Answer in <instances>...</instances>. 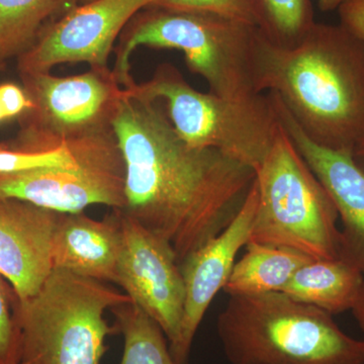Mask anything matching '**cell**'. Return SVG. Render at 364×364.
<instances>
[{"mask_svg": "<svg viewBox=\"0 0 364 364\" xmlns=\"http://www.w3.org/2000/svg\"><path fill=\"white\" fill-rule=\"evenodd\" d=\"M4 121H6V117L4 116V109H2L1 105H0V123Z\"/></svg>", "mask_w": 364, "mask_h": 364, "instance_id": "obj_29", "label": "cell"}, {"mask_svg": "<svg viewBox=\"0 0 364 364\" xmlns=\"http://www.w3.org/2000/svg\"><path fill=\"white\" fill-rule=\"evenodd\" d=\"M258 205L248 242L291 249L312 259H339L341 232L331 198L279 123L256 170Z\"/></svg>", "mask_w": 364, "mask_h": 364, "instance_id": "obj_6", "label": "cell"}, {"mask_svg": "<svg viewBox=\"0 0 364 364\" xmlns=\"http://www.w3.org/2000/svg\"><path fill=\"white\" fill-rule=\"evenodd\" d=\"M61 214L0 196V274L20 299L37 294L53 270V235Z\"/></svg>", "mask_w": 364, "mask_h": 364, "instance_id": "obj_14", "label": "cell"}, {"mask_svg": "<svg viewBox=\"0 0 364 364\" xmlns=\"http://www.w3.org/2000/svg\"><path fill=\"white\" fill-rule=\"evenodd\" d=\"M122 245L123 227L119 210H114L100 221L83 212L62 213L53 235V269L114 282Z\"/></svg>", "mask_w": 364, "mask_h": 364, "instance_id": "obj_15", "label": "cell"}, {"mask_svg": "<svg viewBox=\"0 0 364 364\" xmlns=\"http://www.w3.org/2000/svg\"><path fill=\"white\" fill-rule=\"evenodd\" d=\"M337 11L339 25L364 42V0H346Z\"/></svg>", "mask_w": 364, "mask_h": 364, "instance_id": "obj_25", "label": "cell"}, {"mask_svg": "<svg viewBox=\"0 0 364 364\" xmlns=\"http://www.w3.org/2000/svg\"><path fill=\"white\" fill-rule=\"evenodd\" d=\"M132 303L100 280L53 269L39 291L18 299L23 364H102L105 340L116 334L107 311Z\"/></svg>", "mask_w": 364, "mask_h": 364, "instance_id": "obj_5", "label": "cell"}, {"mask_svg": "<svg viewBox=\"0 0 364 364\" xmlns=\"http://www.w3.org/2000/svg\"><path fill=\"white\" fill-rule=\"evenodd\" d=\"M127 90L146 100H160L174 130L191 147L220 151L255 171L279 129L269 95L232 100L200 92L170 63L158 66L149 80L136 82Z\"/></svg>", "mask_w": 364, "mask_h": 364, "instance_id": "obj_7", "label": "cell"}, {"mask_svg": "<svg viewBox=\"0 0 364 364\" xmlns=\"http://www.w3.org/2000/svg\"><path fill=\"white\" fill-rule=\"evenodd\" d=\"M345 1L346 0H317L318 9L324 13L337 11Z\"/></svg>", "mask_w": 364, "mask_h": 364, "instance_id": "obj_27", "label": "cell"}, {"mask_svg": "<svg viewBox=\"0 0 364 364\" xmlns=\"http://www.w3.org/2000/svg\"><path fill=\"white\" fill-rule=\"evenodd\" d=\"M4 66H6V62L1 61V60H0V71L4 70Z\"/></svg>", "mask_w": 364, "mask_h": 364, "instance_id": "obj_30", "label": "cell"}, {"mask_svg": "<svg viewBox=\"0 0 364 364\" xmlns=\"http://www.w3.org/2000/svg\"><path fill=\"white\" fill-rule=\"evenodd\" d=\"M18 296L0 274V364H20L21 331L16 318Z\"/></svg>", "mask_w": 364, "mask_h": 364, "instance_id": "obj_23", "label": "cell"}, {"mask_svg": "<svg viewBox=\"0 0 364 364\" xmlns=\"http://www.w3.org/2000/svg\"><path fill=\"white\" fill-rule=\"evenodd\" d=\"M246 253L235 262L223 291L230 296L280 291L294 272L313 260L291 249L248 242Z\"/></svg>", "mask_w": 364, "mask_h": 364, "instance_id": "obj_17", "label": "cell"}, {"mask_svg": "<svg viewBox=\"0 0 364 364\" xmlns=\"http://www.w3.org/2000/svg\"><path fill=\"white\" fill-rule=\"evenodd\" d=\"M279 122L299 155L331 198L343 229L340 259L364 274V171L352 153L323 147L304 133L277 93L268 92Z\"/></svg>", "mask_w": 364, "mask_h": 364, "instance_id": "obj_13", "label": "cell"}, {"mask_svg": "<svg viewBox=\"0 0 364 364\" xmlns=\"http://www.w3.org/2000/svg\"><path fill=\"white\" fill-rule=\"evenodd\" d=\"M217 328L232 364H364V340L282 291L230 296Z\"/></svg>", "mask_w": 364, "mask_h": 364, "instance_id": "obj_4", "label": "cell"}, {"mask_svg": "<svg viewBox=\"0 0 364 364\" xmlns=\"http://www.w3.org/2000/svg\"><path fill=\"white\" fill-rule=\"evenodd\" d=\"M363 284V273L346 261L313 259L299 268L280 291L333 316L353 310Z\"/></svg>", "mask_w": 364, "mask_h": 364, "instance_id": "obj_16", "label": "cell"}, {"mask_svg": "<svg viewBox=\"0 0 364 364\" xmlns=\"http://www.w3.org/2000/svg\"><path fill=\"white\" fill-rule=\"evenodd\" d=\"M147 7L203 11L243 21L261 28L259 0H149Z\"/></svg>", "mask_w": 364, "mask_h": 364, "instance_id": "obj_21", "label": "cell"}, {"mask_svg": "<svg viewBox=\"0 0 364 364\" xmlns=\"http://www.w3.org/2000/svg\"><path fill=\"white\" fill-rule=\"evenodd\" d=\"M352 312H353L354 317H355L358 325L360 326L361 329L364 332V284L363 289H361L360 294H359L358 303H356Z\"/></svg>", "mask_w": 364, "mask_h": 364, "instance_id": "obj_26", "label": "cell"}, {"mask_svg": "<svg viewBox=\"0 0 364 364\" xmlns=\"http://www.w3.org/2000/svg\"><path fill=\"white\" fill-rule=\"evenodd\" d=\"M258 205L255 181L229 226L182 261L186 299L178 339L169 347L176 364H186L193 339L208 306L226 284L239 250L248 243Z\"/></svg>", "mask_w": 364, "mask_h": 364, "instance_id": "obj_12", "label": "cell"}, {"mask_svg": "<svg viewBox=\"0 0 364 364\" xmlns=\"http://www.w3.org/2000/svg\"><path fill=\"white\" fill-rule=\"evenodd\" d=\"M69 144L76 157L71 164L0 173V196L63 214L92 205L123 210L126 166L114 130Z\"/></svg>", "mask_w": 364, "mask_h": 364, "instance_id": "obj_9", "label": "cell"}, {"mask_svg": "<svg viewBox=\"0 0 364 364\" xmlns=\"http://www.w3.org/2000/svg\"><path fill=\"white\" fill-rule=\"evenodd\" d=\"M353 159L356 164L364 171V139L358 143L353 151Z\"/></svg>", "mask_w": 364, "mask_h": 364, "instance_id": "obj_28", "label": "cell"}, {"mask_svg": "<svg viewBox=\"0 0 364 364\" xmlns=\"http://www.w3.org/2000/svg\"><path fill=\"white\" fill-rule=\"evenodd\" d=\"M119 212L123 245L114 284L159 325L169 347L173 346L181 331L186 299L181 265L166 242Z\"/></svg>", "mask_w": 364, "mask_h": 364, "instance_id": "obj_11", "label": "cell"}, {"mask_svg": "<svg viewBox=\"0 0 364 364\" xmlns=\"http://www.w3.org/2000/svg\"><path fill=\"white\" fill-rule=\"evenodd\" d=\"M90 1H93V0H81V2H82V4H86V2H90Z\"/></svg>", "mask_w": 364, "mask_h": 364, "instance_id": "obj_31", "label": "cell"}, {"mask_svg": "<svg viewBox=\"0 0 364 364\" xmlns=\"http://www.w3.org/2000/svg\"><path fill=\"white\" fill-rule=\"evenodd\" d=\"M261 93L279 95L313 142L352 153L364 139V42L341 25L314 23L291 49L263 33L257 55Z\"/></svg>", "mask_w": 364, "mask_h": 364, "instance_id": "obj_2", "label": "cell"}, {"mask_svg": "<svg viewBox=\"0 0 364 364\" xmlns=\"http://www.w3.org/2000/svg\"><path fill=\"white\" fill-rule=\"evenodd\" d=\"M76 0H0V60L18 58L48 21Z\"/></svg>", "mask_w": 364, "mask_h": 364, "instance_id": "obj_18", "label": "cell"}, {"mask_svg": "<svg viewBox=\"0 0 364 364\" xmlns=\"http://www.w3.org/2000/svg\"><path fill=\"white\" fill-rule=\"evenodd\" d=\"M20 364H23V363H20Z\"/></svg>", "mask_w": 364, "mask_h": 364, "instance_id": "obj_32", "label": "cell"}, {"mask_svg": "<svg viewBox=\"0 0 364 364\" xmlns=\"http://www.w3.org/2000/svg\"><path fill=\"white\" fill-rule=\"evenodd\" d=\"M260 30L273 45L296 47L316 23L312 0H259Z\"/></svg>", "mask_w": 364, "mask_h": 364, "instance_id": "obj_20", "label": "cell"}, {"mask_svg": "<svg viewBox=\"0 0 364 364\" xmlns=\"http://www.w3.org/2000/svg\"><path fill=\"white\" fill-rule=\"evenodd\" d=\"M70 144L47 151H26L0 143V173L26 171L47 167L65 166L75 161Z\"/></svg>", "mask_w": 364, "mask_h": 364, "instance_id": "obj_22", "label": "cell"}, {"mask_svg": "<svg viewBox=\"0 0 364 364\" xmlns=\"http://www.w3.org/2000/svg\"><path fill=\"white\" fill-rule=\"evenodd\" d=\"M31 107L21 114V128L11 147L47 151L81 139L114 132V121L124 95L109 68H90L79 75L20 74Z\"/></svg>", "mask_w": 364, "mask_h": 364, "instance_id": "obj_8", "label": "cell"}, {"mask_svg": "<svg viewBox=\"0 0 364 364\" xmlns=\"http://www.w3.org/2000/svg\"><path fill=\"white\" fill-rule=\"evenodd\" d=\"M114 130L126 166L121 212L166 242L181 265L233 221L256 171L220 151L191 147L160 100L127 90Z\"/></svg>", "mask_w": 364, "mask_h": 364, "instance_id": "obj_1", "label": "cell"}, {"mask_svg": "<svg viewBox=\"0 0 364 364\" xmlns=\"http://www.w3.org/2000/svg\"><path fill=\"white\" fill-rule=\"evenodd\" d=\"M114 329L124 337L121 364H176L161 328L133 303L112 309Z\"/></svg>", "mask_w": 364, "mask_h": 364, "instance_id": "obj_19", "label": "cell"}, {"mask_svg": "<svg viewBox=\"0 0 364 364\" xmlns=\"http://www.w3.org/2000/svg\"><path fill=\"white\" fill-rule=\"evenodd\" d=\"M119 36L114 72L124 90L136 85L131 56L140 46L179 50L210 92L232 100L262 95L258 90L257 55L263 33L257 26L203 11L146 7Z\"/></svg>", "mask_w": 364, "mask_h": 364, "instance_id": "obj_3", "label": "cell"}, {"mask_svg": "<svg viewBox=\"0 0 364 364\" xmlns=\"http://www.w3.org/2000/svg\"><path fill=\"white\" fill-rule=\"evenodd\" d=\"M0 105L6 119L20 117L32 105L23 87L14 83L0 85Z\"/></svg>", "mask_w": 364, "mask_h": 364, "instance_id": "obj_24", "label": "cell"}, {"mask_svg": "<svg viewBox=\"0 0 364 364\" xmlns=\"http://www.w3.org/2000/svg\"><path fill=\"white\" fill-rule=\"evenodd\" d=\"M149 0H93L74 6L47 25L35 43L18 58L21 73H50L60 64H90L109 68L114 43Z\"/></svg>", "mask_w": 364, "mask_h": 364, "instance_id": "obj_10", "label": "cell"}]
</instances>
